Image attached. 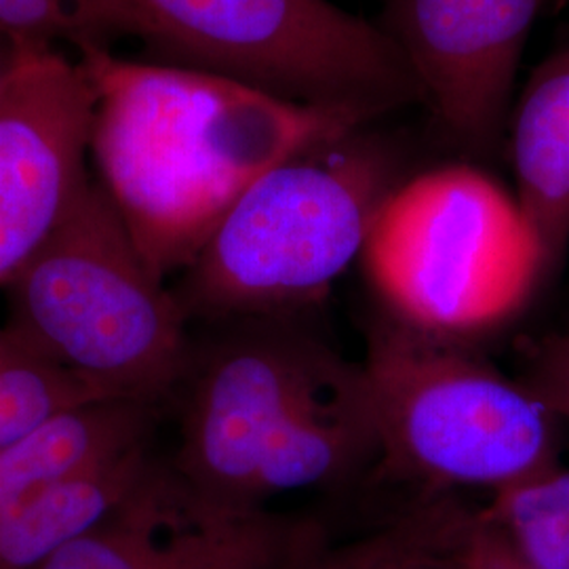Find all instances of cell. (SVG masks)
Returning a JSON list of instances; mask_svg holds the SVG:
<instances>
[{"instance_id": "6da1fadb", "label": "cell", "mask_w": 569, "mask_h": 569, "mask_svg": "<svg viewBox=\"0 0 569 569\" xmlns=\"http://www.w3.org/2000/svg\"><path fill=\"white\" fill-rule=\"evenodd\" d=\"M96 89L91 157L159 279L183 272L226 211L272 167L342 142L367 119L289 102L204 70L79 56Z\"/></svg>"}, {"instance_id": "7a4b0ae2", "label": "cell", "mask_w": 569, "mask_h": 569, "mask_svg": "<svg viewBox=\"0 0 569 569\" xmlns=\"http://www.w3.org/2000/svg\"><path fill=\"white\" fill-rule=\"evenodd\" d=\"M274 317H258L183 376L182 437L173 467L230 505L345 481L380 458L361 363ZM182 380V382H183Z\"/></svg>"}, {"instance_id": "3957f363", "label": "cell", "mask_w": 569, "mask_h": 569, "mask_svg": "<svg viewBox=\"0 0 569 569\" xmlns=\"http://www.w3.org/2000/svg\"><path fill=\"white\" fill-rule=\"evenodd\" d=\"M7 329L121 401L152 406L190 366L186 310L148 266L102 186L84 183L4 284Z\"/></svg>"}, {"instance_id": "277c9868", "label": "cell", "mask_w": 569, "mask_h": 569, "mask_svg": "<svg viewBox=\"0 0 569 569\" xmlns=\"http://www.w3.org/2000/svg\"><path fill=\"white\" fill-rule=\"evenodd\" d=\"M363 262L397 323L449 342L505 326L547 272L517 199L468 164L392 188Z\"/></svg>"}, {"instance_id": "5b68a950", "label": "cell", "mask_w": 569, "mask_h": 569, "mask_svg": "<svg viewBox=\"0 0 569 569\" xmlns=\"http://www.w3.org/2000/svg\"><path fill=\"white\" fill-rule=\"evenodd\" d=\"M124 37L171 66L367 121L425 103L403 51L331 0H114Z\"/></svg>"}, {"instance_id": "8992f818", "label": "cell", "mask_w": 569, "mask_h": 569, "mask_svg": "<svg viewBox=\"0 0 569 569\" xmlns=\"http://www.w3.org/2000/svg\"><path fill=\"white\" fill-rule=\"evenodd\" d=\"M346 140L272 167L226 211L178 296L186 315L258 319L326 293L363 256L387 167Z\"/></svg>"}, {"instance_id": "52a82bcc", "label": "cell", "mask_w": 569, "mask_h": 569, "mask_svg": "<svg viewBox=\"0 0 569 569\" xmlns=\"http://www.w3.org/2000/svg\"><path fill=\"white\" fill-rule=\"evenodd\" d=\"M361 366L387 470L498 493L557 467L555 413L458 342L395 321L376 331Z\"/></svg>"}, {"instance_id": "ba28073f", "label": "cell", "mask_w": 569, "mask_h": 569, "mask_svg": "<svg viewBox=\"0 0 569 569\" xmlns=\"http://www.w3.org/2000/svg\"><path fill=\"white\" fill-rule=\"evenodd\" d=\"M327 545L312 519L218 500L152 458L117 509L37 569H291Z\"/></svg>"}, {"instance_id": "9c48e42d", "label": "cell", "mask_w": 569, "mask_h": 569, "mask_svg": "<svg viewBox=\"0 0 569 569\" xmlns=\"http://www.w3.org/2000/svg\"><path fill=\"white\" fill-rule=\"evenodd\" d=\"M96 89L79 58L23 49L0 98V287L58 228L89 182Z\"/></svg>"}, {"instance_id": "30bf717a", "label": "cell", "mask_w": 569, "mask_h": 569, "mask_svg": "<svg viewBox=\"0 0 569 569\" xmlns=\"http://www.w3.org/2000/svg\"><path fill=\"white\" fill-rule=\"evenodd\" d=\"M547 0H388V34L453 142L486 150L507 121L531 23Z\"/></svg>"}, {"instance_id": "8fae6325", "label": "cell", "mask_w": 569, "mask_h": 569, "mask_svg": "<svg viewBox=\"0 0 569 569\" xmlns=\"http://www.w3.org/2000/svg\"><path fill=\"white\" fill-rule=\"evenodd\" d=\"M517 203L533 228L547 272L569 247V49L531 74L515 112Z\"/></svg>"}, {"instance_id": "7c38bea8", "label": "cell", "mask_w": 569, "mask_h": 569, "mask_svg": "<svg viewBox=\"0 0 569 569\" xmlns=\"http://www.w3.org/2000/svg\"><path fill=\"white\" fill-rule=\"evenodd\" d=\"M150 406L103 401L70 411L0 449V515L148 441Z\"/></svg>"}, {"instance_id": "4fadbf2b", "label": "cell", "mask_w": 569, "mask_h": 569, "mask_svg": "<svg viewBox=\"0 0 569 569\" xmlns=\"http://www.w3.org/2000/svg\"><path fill=\"white\" fill-rule=\"evenodd\" d=\"M152 462L148 441L44 489L0 515V569H37L98 526Z\"/></svg>"}, {"instance_id": "5bb4252c", "label": "cell", "mask_w": 569, "mask_h": 569, "mask_svg": "<svg viewBox=\"0 0 569 569\" xmlns=\"http://www.w3.org/2000/svg\"><path fill=\"white\" fill-rule=\"evenodd\" d=\"M121 401L0 326V449L81 407Z\"/></svg>"}, {"instance_id": "9a60e30c", "label": "cell", "mask_w": 569, "mask_h": 569, "mask_svg": "<svg viewBox=\"0 0 569 569\" xmlns=\"http://www.w3.org/2000/svg\"><path fill=\"white\" fill-rule=\"evenodd\" d=\"M481 515L538 569H569V468H549L493 493Z\"/></svg>"}, {"instance_id": "2e32d148", "label": "cell", "mask_w": 569, "mask_h": 569, "mask_svg": "<svg viewBox=\"0 0 569 569\" xmlns=\"http://www.w3.org/2000/svg\"><path fill=\"white\" fill-rule=\"evenodd\" d=\"M0 37L20 49L70 47L77 58L124 37L114 0H0Z\"/></svg>"}, {"instance_id": "e0dca14e", "label": "cell", "mask_w": 569, "mask_h": 569, "mask_svg": "<svg viewBox=\"0 0 569 569\" xmlns=\"http://www.w3.org/2000/svg\"><path fill=\"white\" fill-rule=\"evenodd\" d=\"M453 523L448 502L413 510L390 526L376 529L345 545H327L291 569H380L428 540L441 536Z\"/></svg>"}, {"instance_id": "ac0fdd59", "label": "cell", "mask_w": 569, "mask_h": 569, "mask_svg": "<svg viewBox=\"0 0 569 569\" xmlns=\"http://www.w3.org/2000/svg\"><path fill=\"white\" fill-rule=\"evenodd\" d=\"M526 385L557 420L569 422V331L549 338L536 350Z\"/></svg>"}, {"instance_id": "d6986e66", "label": "cell", "mask_w": 569, "mask_h": 569, "mask_svg": "<svg viewBox=\"0 0 569 569\" xmlns=\"http://www.w3.org/2000/svg\"><path fill=\"white\" fill-rule=\"evenodd\" d=\"M462 555L468 569H538L481 512H472L462 538Z\"/></svg>"}, {"instance_id": "ffe728a7", "label": "cell", "mask_w": 569, "mask_h": 569, "mask_svg": "<svg viewBox=\"0 0 569 569\" xmlns=\"http://www.w3.org/2000/svg\"><path fill=\"white\" fill-rule=\"evenodd\" d=\"M472 512H467L453 528L407 550L380 569H468L462 555V538L467 533Z\"/></svg>"}, {"instance_id": "44dd1931", "label": "cell", "mask_w": 569, "mask_h": 569, "mask_svg": "<svg viewBox=\"0 0 569 569\" xmlns=\"http://www.w3.org/2000/svg\"><path fill=\"white\" fill-rule=\"evenodd\" d=\"M21 56H23V49H20L16 42L0 37V98L4 96L7 87L13 81Z\"/></svg>"}]
</instances>
